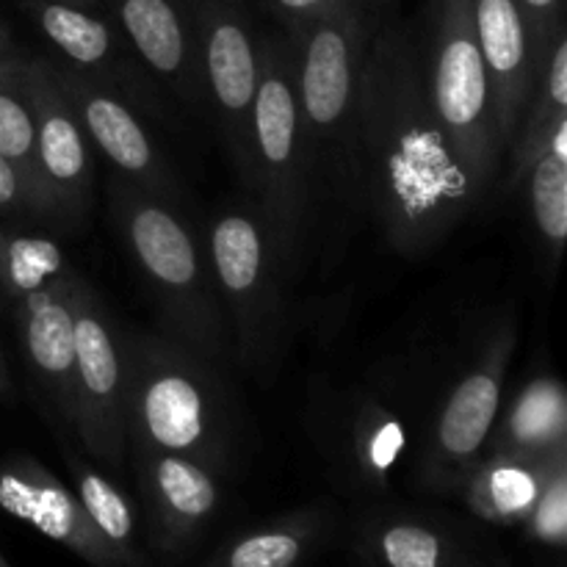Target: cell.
Returning a JSON list of instances; mask_svg holds the SVG:
<instances>
[{
  "mask_svg": "<svg viewBox=\"0 0 567 567\" xmlns=\"http://www.w3.org/2000/svg\"><path fill=\"white\" fill-rule=\"evenodd\" d=\"M352 199L385 241L419 258L476 208L432 120L419 37L402 22H377L354 105Z\"/></svg>",
  "mask_w": 567,
  "mask_h": 567,
  "instance_id": "1",
  "label": "cell"
},
{
  "mask_svg": "<svg viewBox=\"0 0 567 567\" xmlns=\"http://www.w3.org/2000/svg\"><path fill=\"white\" fill-rule=\"evenodd\" d=\"M109 214L153 297L161 332L219 369L230 363V327L208 252L183 205L109 175Z\"/></svg>",
  "mask_w": 567,
  "mask_h": 567,
  "instance_id": "2",
  "label": "cell"
},
{
  "mask_svg": "<svg viewBox=\"0 0 567 567\" xmlns=\"http://www.w3.org/2000/svg\"><path fill=\"white\" fill-rule=\"evenodd\" d=\"M127 332V441L199 460L227 474L236 404L219 365L164 332Z\"/></svg>",
  "mask_w": 567,
  "mask_h": 567,
  "instance_id": "3",
  "label": "cell"
},
{
  "mask_svg": "<svg viewBox=\"0 0 567 567\" xmlns=\"http://www.w3.org/2000/svg\"><path fill=\"white\" fill-rule=\"evenodd\" d=\"M377 0H358L288 28L293 55V89L308 150L313 197L321 186H349L354 105L360 72L369 53L371 33L380 22Z\"/></svg>",
  "mask_w": 567,
  "mask_h": 567,
  "instance_id": "4",
  "label": "cell"
},
{
  "mask_svg": "<svg viewBox=\"0 0 567 567\" xmlns=\"http://www.w3.org/2000/svg\"><path fill=\"white\" fill-rule=\"evenodd\" d=\"M59 236L37 225H0V291L20 330L22 354L42 388L61 435L72 415V338H75V282Z\"/></svg>",
  "mask_w": 567,
  "mask_h": 567,
  "instance_id": "5",
  "label": "cell"
},
{
  "mask_svg": "<svg viewBox=\"0 0 567 567\" xmlns=\"http://www.w3.org/2000/svg\"><path fill=\"white\" fill-rule=\"evenodd\" d=\"M241 181L291 277L302 260L316 197L288 37H260V86Z\"/></svg>",
  "mask_w": 567,
  "mask_h": 567,
  "instance_id": "6",
  "label": "cell"
},
{
  "mask_svg": "<svg viewBox=\"0 0 567 567\" xmlns=\"http://www.w3.org/2000/svg\"><path fill=\"white\" fill-rule=\"evenodd\" d=\"M419 55L432 120L471 199L480 205L496 183L504 144L471 25V0H432Z\"/></svg>",
  "mask_w": 567,
  "mask_h": 567,
  "instance_id": "7",
  "label": "cell"
},
{
  "mask_svg": "<svg viewBox=\"0 0 567 567\" xmlns=\"http://www.w3.org/2000/svg\"><path fill=\"white\" fill-rule=\"evenodd\" d=\"M203 244L230 327L233 360L249 374H264L277 360L286 330V264L252 199L210 214Z\"/></svg>",
  "mask_w": 567,
  "mask_h": 567,
  "instance_id": "8",
  "label": "cell"
},
{
  "mask_svg": "<svg viewBox=\"0 0 567 567\" xmlns=\"http://www.w3.org/2000/svg\"><path fill=\"white\" fill-rule=\"evenodd\" d=\"M421 380L424 371L399 369L388 380L316 393L313 437L349 485L369 493L388 491L424 426Z\"/></svg>",
  "mask_w": 567,
  "mask_h": 567,
  "instance_id": "9",
  "label": "cell"
},
{
  "mask_svg": "<svg viewBox=\"0 0 567 567\" xmlns=\"http://www.w3.org/2000/svg\"><path fill=\"white\" fill-rule=\"evenodd\" d=\"M518 343L515 316L498 319L468 369L443 391L415 443V482L437 496H454L485 454L498 419L509 360Z\"/></svg>",
  "mask_w": 567,
  "mask_h": 567,
  "instance_id": "10",
  "label": "cell"
},
{
  "mask_svg": "<svg viewBox=\"0 0 567 567\" xmlns=\"http://www.w3.org/2000/svg\"><path fill=\"white\" fill-rule=\"evenodd\" d=\"M127 327L97 288L78 277L72 338L70 435L94 465L120 476L127 465Z\"/></svg>",
  "mask_w": 567,
  "mask_h": 567,
  "instance_id": "11",
  "label": "cell"
},
{
  "mask_svg": "<svg viewBox=\"0 0 567 567\" xmlns=\"http://www.w3.org/2000/svg\"><path fill=\"white\" fill-rule=\"evenodd\" d=\"M28 94L33 105V166L44 219L53 236L86 227L94 205V150L86 131L55 78L50 55L25 61Z\"/></svg>",
  "mask_w": 567,
  "mask_h": 567,
  "instance_id": "12",
  "label": "cell"
},
{
  "mask_svg": "<svg viewBox=\"0 0 567 567\" xmlns=\"http://www.w3.org/2000/svg\"><path fill=\"white\" fill-rule=\"evenodd\" d=\"M20 9L42 33L59 64L114 92L147 122L169 120V105L103 6H83L75 0H20Z\"/></svg>",
  "mask_w": 567,
  "mask_h": 567,
  "instance_id": "13",
  "label": "cell"
},
{
  "mask_svg": "<svg viewBox=\"0 0 567 567\" xmlns=\"http://www.w3.org/2000/svg\"><path fill=\"white\" fill-rule=\"evenodd\" d=\"M188 6L197 28L208 120L244 177L260 86V37L238 0H188Z\"/></svg>",
  "mask_w": 567,
  "mask_h": 567,
  "instance_id": "14",
  "label": "cell"
},
{
  "mask_svg": "<svg viewBox=\"0 0 567 567\" xmlns=\"http://www.w3.org/2000/svg\"><path fill=\"white\" fill-rule=\"evenodd\" d=\"M169 111L208 116L199 44L188 0H103Z\"/></svg>",
  "mask_w": 567,
  "mask_h": 567,
  "instance_id": "15",
  "label": "cell"
},
{
  "mask_svg": "<svg viewBox=\"0 0 567 567\" xmlns=\"http://www.w3.org/2000/svg\"><path fill=\"white\" fill-rule=\"evenodd\" d=\"M127 460L158 551L181 554L199 540L221 507L225 476L199 460L127 441Z\"/></svg>",
  "mask_w": 567,
  "mask_h": 567,
  "instance_id": "16",
  "label": "cell"
},
{
  "mask_svg": "<svg viewBox=\"0 0 567 567\" xmlns=\"http://www.w3.org/2000/svg\"><path fill=\"white\" fill-rule=\"evenodd\" d=\"M53 66L66 97L75 105V114L86 131L89 144H92L94 153L109 161L111 175L122 177L125 183L155 194V197L183 205L181 181L155 144L147 120L136 109H131L125 100L116 97L114 92L66 70L55 59Z\"/></svg>",
  "mask_w": 567,
  "mask_h": 567,
  "instance_id": "17",
  "label": "cell"
},
{
  "mask_svg": "<svg viewBox=\"0 0 567 567\" xmlns=\"http://www.w3.org/2000/svg\"><path fill=\"white\" fill-rule=\"evenodd\" d=\"M0 509L92 567H125L97 535L75 491L28 454L0 460Z\"/></svg>",
  "mask_w": 567,
  "mask_h": 567,
  "instance_id": "18",
  "label": "cell"
},
{
  "mask_svg": "<svg viewBox=\"0 0 567 567\" xmlns=\"http://www.w3.org/2000/svg\"><path fill=\"white\" fill-rule=\"evenodd\" d=\"M471 25L485 61L493 114L507 153L535 86V48L518 0H471Z\"/></svg>",
  "mask_w": 567,
  "mask_h": 567,
  "instance_id": "19",
  "label": "cell"
},
{
  "mask_svg": "<svg viewBox=\"0 0 567 567\" xmlns=\"http://www.w3.org/2000/svg\"><path fill=\"white\" fill-rule=\"evenodd\" d=\"M565 449L554 454L485 452L460 485L465 507L493 526H524L548 480V471Z\"/></svg>",
  "mask_w": 567,
  "mask_h": 567,
  "instance_id": "20",
  "label": "cell"
},
{
  "mask_svg": "<svg viewBox=\"0 0 567 567\" xmlns=\"http://www.w3.org/2000/svg\"><path fill=\"white\" fill-rule=\"evenodd\" d=\"M369 567H474V554L452 526L415 513H380L360 529Z\"/></svg>",
  "mask_w": 567,
  "mask_h": 567,
  "instance_id": "21",
  "label": "cell"
},
{
  "mask_svg": "<svg viewBox=\"0 0 567 567\" xmlns=\"http://www.w3.org/2000/svg\"><path fill=\"white\" fill-rule=\"evenodd\" d=\"M563 125H567V25L557 28L537 55L535 86L507 147V192L520 188L529 166Z\"/></svg>",
  "mask_w": 567,
  "mask_h": 567,
  "instance_id": "22",
  "label": "cell"
},
{
  "mask_svg": "<svg viewBox=\"0 0 567 567\" xmlns=\"http://www.w3.org/2000/svg\"><path fill=\"white\" fill-rule=\"evenodd\" d=\"M567 446V393L554 374H537L498 410L485 452L554 454Z\"/></svg>",
  "mask_w": 567,
  "mask_h": 567,
  "instance_id": "23",
  "label": "cell"
},
{
  "mask_svg": "<svg viewBox=\"0 0 567 567\" xmlns=\"http://www.w3.org/2000/svg\"><path fill=\"white\" fill-rule=\"evenodd\" d=\"M61 443L64 465L70 471L72 491L81 502L83 513L92 520L97 535L109 543L111 551L125 563V567H144L142 546H138V524L136 507L131 496L120 487L116 476L105 474L100 465H94L81 449H72L64 437H55Z\"/></svg>",
  "mask_w": 567,
  "mask_h": 567,
  "instance_id": "24",
  "label": "cell"
},
{
  "mask_svg": "<svg viewBox=\"0 0 567 567\" xmlns=\"http://www.w3.org/2000/svg\"><path fill=\"white\" fill-rule=\"evenodd\" d=\"M330 529L324 507H305L230 537L205 567H299Z\"/></svg>",
  "mask_w": 567,
  "mask_h": 567,
  "instance_id": "25",
  "label": "cell"
},
{
  "mask_svg": "<svg viewBox=\"0 0 567 567\" xmlns=\"http://www.w3.org/2000/svg\"><path fill=\"white\" fill-rule=\"evenodd\" d=\"M526 203L543 258L557 269L567 238V125L559 127L526 172Z\"/></svg>",
  "mask_w": 567,
  "mask_h": 567,
  "instance_id": "26",
  "label": "cell"
},
{
  "mask_svg": "<svg viewBox=\"0 0 567 567\" xmlns=\"http://www.w3.org/2000/svg\"><path fill=\"white\" fill-rule=\"evenodd\" d=\"M25 61L28 53H22L20 48L0 59V155L20 166L42 203L37 166H33V105L28 94ZM44 227H48V219H44Z\"/></svg>",
  "mask_w": 567,
  "mask_h": 567,
  "instance_id": "27",
  "label": "cell"
},
{
  "mask_svg": "<svg viewBox=\"0 0 567 567\" xmlns=\"http://www.w3.org/2000/svg\"><path fill=\"white\" fill-rule=\"evenodd\" d=\"M526 537L543 548H565L567 543V452L559 454L548 480L524 520Z\"/></svg>",
  "mask_w": 567,
  "mask_h": 567,
  "instance_id": "28",
  "label": "cell"
},
{
  "mask_svg": "<svg viewBox=\"0 0 567 567\" xmlns=\"http://www.w3.org/2000/svg\"><path fill=\"white\" fill-rule=\"evenodd\" d=\"M0 216L14 225L44 227V210L20 166L0 155ZM48 230V227H44Z\"/></svg>",
  "mask_w": 567,
  "mask_h": 567,
  "instance_id": "29",
  "label": "cell"
},
{
  "mask_svg": "<svg viewBox=\"0 0 567 567\" xmlns=\"http://www.w3.org/2000/svg\"><path fill=\"white\" fill-rule=\"evenodd\" d=\"M518 6L526 17V25H529L532 48H535L537 59L551 33L565 25V6L563 0H518Z\"/></svg>",
  "mask_w": 567,
  "mask_h": 567,
  "instance_id": "30",
  "label": "cell"
},
{
  "mask_svg": "<svg viewBox=\"0 0 567 567\" xmlns=\"http://www.w3.org/2000/svg\"><path fill=\"white\" fill-rule=\"evenodd\" d=\"M269 9L275 11L277 20L286 22L288 28L302 25V22L316 20L321 14H330V11L341 9V6L358 3V0H266Z\"/></svg>",
  "mask_w": 567,
  "mask_h": 567,
  "instance_id": "31",
  "label": "cell"
},
{
  "mask_svg": "<svg viewBox=\"0 0 567 567\" xmlns=\"http://www.w3.org/2000/svg\"><path fill=\"white\" fill-rule=\"evenodd\" d=\"M11 388H14V382H11L9 365H6V360H3V352H0V399L11 396Z\"/></svg>",
  "mask_w": 567,
  "mask_h": 567,
  "instance_id": "32",
  "label": "cell"
},
{
  "mask_svg": "<svg viewBox=\"0 0 567 567\" xmlns=\"http://www.w3.org/2000/svg\"><path fill=\"white\" fill-rule=\"evenodd\" d=\"M14 50H17V44H14V39H11L9 28L0 22V59H6V55L14 53Z\"/></svg>",
  "mask_w": 567,
  "mask_h": 567,
  "instance_id": "33",
  "label": "cell"
},
{
  "mask_svg": "<svg viewBox=\"0 0 567 567\" xmlns=\"http://www.w3.org/2000/svg\"><path fill=\"white\" fill-rule=\"evenodd\" d=\"M75 3H83V6H103V0H75Z\"/></svg>",
  "mask_w": 567,
  "mask_h": 567,
  "instance_id": "34",
  "label": "cell"
},
{
  "mask_svg": "<svg viewBox=\"0 0 567 567\" xmlns=\"http://www.w3.org/2000/svg\"><path fill=\"white\" fill-rule=\"evenodd\" d=\"M0 567H11V563H9V559H6V557H3V551H0Z\"/></svg>",
  "mask_w": 567,
  "mask_h": 567,
  "instance_id": "35",
  "label": "cell"
},
{
  "mask_svg": "<svg viewBox=\"0 0 567 567\" xmlns=\"http://www.w3.org/2000/svg\"><path fill=\"white\" fill-rule=\"evenodd\" d=\"M6 308V299H3V291H0V310Z\"/></svg>",
  "mask_w": 567,
  "mask_h": 567,
  "instance_id": "36",
  "label": "cell"
},
{
  "mask_svg": "<svg viewBox=\"0 0 567 567\" xmlns=\"http://www.w3.org/2000/svg\"><path fill=\"white\" fill-rule=\"evenodd\" d=\"M238 3H241V0H238Z\"/></svg>",
  "mask_w": 567,
  "mask_h": 567,
  "instance_id": "37",
  "label": "cell"
}]
</instances>
